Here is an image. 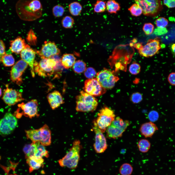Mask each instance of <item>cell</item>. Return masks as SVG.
<instances>
[{"label": "cell", "mask_w": 175, "mask_h": 175, "mask_svg": "<svg viewBox=\"0 0 175 175\" xmlns=\"http://www.w3.org/2000/svg\"><path fill=\"white\" fill-rule=\"evenodd\" d=\"M16 9L19 17L24 20L34 21L42 15V5L38 0H20L17 3Z\"/></svg>", "instance_id": "cell-1"}, {"label": "cell", "mask_w": 175, "mask_h": 175, "mask_svg": "<svg viewBox=\"0 0 175 175\" xmlns=\"http://www.w3.org/2000/svg\"><path fill=\"white\" fill-rule=\"evenodd\" d=\"M82 148L80 140H75L69 151L63 157L58 160L60 166L66 167L72 169L76 168L80 159V152Z\"/></svg>", "instance_id": "cell-2"}, {"label": "cell", "mask_w": 175, "mask_h": 175, "mask_svg": "<svg viewBox=\"0 0 175 175\" xmlns=\"http://www.w3.org/2000/svg\"><path fill=\"white\" fill-rule=\"evenodd\" d=\"M25 132L27 138L32 142H39L44 146H49L51 143V132L46 124L38 129L25 130Z\"/></svg>", "instance_id": "cell-3"}, {"label": "cell", "mask_w": 175, "mask_h": 175, "mask_svg": "<svg viewBox=\"0 0 175 175\" xmlns=\"http://www.w3.org/2000/svg\"><path fill=\"white\" fill-rule=\"evenodd\" d=\"M80 93L76 97V111L82 112L95 111L98 105L97 99L83 91Z\"/></svg>", "instance_id": "cell-4"}, {"label": "cell", "mask_w": 175, "mask_h": 175, "mask_svg": "<svg viewBox=\"0 0 175 175\" xmlns=\"http://www.w3.org/2000/svg\"><path fill=\"white\" fill-rule=\"evenodd\" d=\"M57 62L54 59L51 58L42 59L39 63L35 61L34 72L41 77H50L54 73Z\"/></svg>", "instance_id": "cell-5"}, {"label": "cell", "mask_w": 175, "mask_h": 175, "mask_svg": "<svg viewBox=\"0 0 175 175\" xmlns=\"http://www.w3.org/2000/svg\"><path fill=\"white\" fill-rule=\"evenodd\" d=\"M130 124L129 121L123 120L118 116L116 117L106 129L107 137L109 139H116L121 137Z\"/></svg>", "instance_id": "cell-6"}, {"label": "cell", "mask_w": 175, "mask_h": 175, "mask_svg": "<svg viewBox=\"0 0 175 175\" xmlns=\"http://www.w3.org/2000/svg\"><path fill=\"white\" fill-rule=\"evenodd\" d=\"M115 118V115L113 111L105 106L99 110L97 114V117L95 120L98 127L103 133Z\"/></svg>", "instance_id": "cell-7"}, {"label": "cell", "mask_w": 175, "mask_h": 175, "mask_svg": "<svg viewBox=\"0 0 175 175\" xmlns=\"http://www.w3.org/2000/svg\"><path fill=\"white\" fill-rule=\"evenodd\" d=\"M135 1L141 7L143 14L146 16H156L162 8V2L159 0H135Z\"/></svg>", "instance_id": "cell-8"}, {"label": "cell", "mask_w": 175, "mask_h": 175, "mask_svg": "<svg viewBox=\"0 0 175 175\" xmlns=\"http://www.w3.org/2000/svg\"><path fill=\"white\" fill-rule=\"evenodd\" d=\"M96 76L97 80L105 89L113 88L119 79L113 71L105 68L98 72Z\"/></svg>", "instance_id": "cell-9"}, {"label": "cell", "mask_w": 175, "mask_h": 175, "mask_svg": "<svg viewBox=\"0 0 175 175\" xmlns=\"http://www.w3.org/2000/svg\"><path fill=\"white\" fill-rule=\"evenodd\" d=\"M38 104L36 99H32L26 103L22 102L18 105L20 113H16V117L20 118L22 115L30 118L39 116L38 111Z\"/></svg>", "instance_id": "cell-10"}, {"label": "cell", "mask_w": 175, "mask_h": 175, "mask_svg": "<svg viewBox=\"0 0 175 175\" xmlns=\"http://www.w3.org/2000/svg\"><path fill=\"white\" fill-rule=\"evenodd\" d=\"M18 124L16 118L10 113H6L0 120V133L3 135L10 134Z\"/></svg>", "instance_id": "cell-11"}, {"label": "cell", "mask_w": 175, "mask_h": 175, "mask_svg": "<svg viewBox=\"0 0 175 175\" xmlns=\"http://www.w3.org/2000/svg\"><path fill=\"white\" fill-rule=\"evenodd\" d=\"M93 123L92 129L95 134L94 148L96 153H102L105 151L107 148L106 140L103 133L98 127L95 120H94Z\"/></svg>", "instance_id": "cell-12"}, {"label": "cell", "mask_w": 175, "mask_h": 175, "mask_svg": "<svg viewBox=\"0 0 175 175\" xmlns=\"http://www.w3.org/2000/svg\"><path fill=\"white\" fill-rule=\"evenodd\" d=\"M83 89L84 92L93 96L102 95L106 91V89L102 86L96 78L86 80Z\"/></svg>", "instance_id": "cell-13"}, {"label": "cell", "mask_w": 175, "mask_h": 175, "mask_svg": "<svg viewBox=\"0 0 175 175\" xmlns=\"http://www.w3.org/2000/svg\"><path fill=\"white\" fill-rule=\"evenodd\" d=\"M161 46L158 38L148 40L147 44L138 50V52L141 56L146 57H152L156 54Z\"/></svg>", "instance_id": "cell-14"}, {"label": "cell", "mask_w": 175, "mask_h": 175, "mask_svg": "<svg viewBox=\"0 0 175 175\" xmlns=\"http://www.w3.org/2000/svg\"><path fill=\"white\" fill-rule=\"evenodd\" d=\"M28 65L25 61L21 59L13 66L10 71V79L12 82L18 85L22 84L23 83L22 76Z\"/></svg>", "instance_id": "cell-15"}, {"label": "cell", "mask_w": 175, "mask_h": 175, "mask_svg": "<svg viewBox=\"0 0 175 175\" xmlns=\"http://www.w3.org/2000/svg\"><path fill=\"white\" fill-rule=\"evenodd\" d=\"M36 52L41 58H51L52 56L59 55L60 51L55 43L51 41H45L41 49Z\"/></svg>", "instance_id": "cell-16"}, {"label": "cell", "mask_w": 175, "mask_h": 175, "mask_svg": "<svg viewBox=\"0 0 175 175\" xmlns=\"http://www.w3.org/2000/svg\"><path fill=\"white\" fill-rule=\"evenodd\" d=\"M2 99L5 103L9 105H13L23 100L22 93L16 90L9 88L8 84L6 85Z\"/></svg>", "instance_id": "cell-17"}, {"label": "cell", "mask_w": 175, "mask_h": 175, "mask_svg": "<svg viewBox=\"0 0 175 175\" xmlns=\"http://www.w3.org/2000/svg\"><path fill=\"white\" fill-rule=\"evenodd\" d=\"M36 52L30 46L24 48L20 53V57L28 65L30 68L32 77H34L35 74L34 70V64L35 62Z\"/></svg>", "instance_id": "cell-18"}, {"label": "cell", "mask_w": 175, "mask_h": 175, "mask_svg": "<svg viewBox=\"0 0 175 175\" xmlns=\"http://www.w3.org/2000/svg\"><path fill=\"white\" fill-rule=\"evenodd\" d=\"M47 98L50 107L53 110L64 103L61 94L57 91L55 90L49 94Z\"/></svg>", "instance_id": "cell-19"}, {"label": "cell", "mask_w": 175, "mask_h": 175, "mask_svg": "<svg viewBox=\"0 0 175 175\" xmlns=\"http://www.w3.org/2000/svg\"><path fill=\"white\" fill-rule=\"evenodd\" d=\"M10 50L17 54L20 53L23 49L29 45L26 43L24 39L19 36L10 41Z\"/></svg>", "instance_id": "cell-20"}, {"label": "cell", "mask_w": 175, "mask_h": 175, "mask_svg": "<svg viewBox=\"0 0 175 175\" xmlns=\"http://www.w3.org/2000/svg\"><path fill=\"white\" fill-rule=\"evenodd\" d=\"M158 128L152 122H150L142 124L140 131L141 134L146 138L151 137Z\"/></svg>", "instance_id": "cell-21"}, {"label": "cell", "mask_w": 175, "mask_h": 175, "mask_svg": "<svg viewBox=\"0 0 175 175\" xmlns=\"http://www.w3.org/2000/svg\"><path fill=\"white\" fill-rule=\"evenodd\" d=\"M26 162L29 166L30 173L39 169L44 166V160L42 158L34 156L26 158Z\"/></svg>", "instance_id": "cell-22"}, {"label": "cell", "mask_w": 175, "mask_h": 175, "mask_svg": "<svg viewBox=\"0 0 175 175\" xmlns=\"http://www.w3.org/2000/svg\"><path fill=\"white\" fill-rule=\"evenodd\" d=\"M76 60V58L73 54L65 53L62 56L60 61L62 65L65 68L68 69L73 66Z\"/></svg>", "instance_id": "cell-23"}, {"label": "cell", "mask_w": 175, "mask_h": 175, "mask_svg": "<svg viewBox=\"0 0 175 175\" xmlns=\"http://www.w3.org/2000/svg\"><path fill=\"white\" fill-rule=\"evenodd\" d=\"M36 145L35 142H32L30 144H26L23 148L26 159L35 156L36 151Z\"/></svg>", "instance_id": "cell-24"}, {"label": "cell", "mask_w": 175, "mask_h": 175, "mask_svg": "<svg viewBox=\"0 0 175 175\" xmlns=\"http://www.w3.org/2000/svg\"><path fill=\"white\" fill-rule=\"evenodd\" d=\"M68 9L69 12L71 15L76 16H79L80 14L82 7L79 2L74 1L69 4Z\"/></svg>", "instance_id": "cell-25"}, {"label": "cell", "mask_w": 175, "mask_h": 175, "mask_svg": "<svg viewBox=\"0 0 175 175\" xmlns=\"http://www.w3.org/2000/svg\"><path fill=\"white\" fill-rule=\"evenodd\" d=\"M120 9L119 4L114 0H109L106 3V9L110 13H116Z\"/></svg>", "instance_id": "cell-26"}, {"label": "cell", "mask_w": 175, "mask_h": 175, "mask_svg": "<svg viewBox=\"0 0 175 175\" xmlns=\"http://www.w3.org/2000/svg\"><path fill=\"white\" fill-rule=\"evenodd\" d=\"M35 143L36 144L37 149L36 153L34 156L42 158L44 157L48 158L49 156V153L46 149L44 146L39 142Z\"/></svg>", "instance_id": "cell-27"}, {"label": "cell", "mask_w": 175, "mask_h": 175, "mask_svg": "<svg viewBox=\"0 0 175 175\" xmlns=\"http://www.w3.org/2000/svg\"><path fill=\"white\" fill-rule=\"evenodd\" d=\"M137 146L139 151L142 153L148 152L150 149L151 144L149 141L146 139H142L138 142Z\"/></svg>", "instance_id": "cell-28"}, {"label": "cell", "mask_w": 175, "mask_h": 175, "mask_svg": "<svg viewBox=\"0 0 175 175\" xmlns=\"http://www.w3.org/2000/svg\"><path fill=\"white\" fill-rule=\"evenodd\" d=\"M74 71L78 74L84 72L86 69V64L83 61L78 60L75 61L72 66Z\"/></svg>", "instance_id": "cell-29"}, {"label": "cell", "mask_w": 175, "mask_h": 175, "mask_svg": "<svg viewBox=\"0 0 175 175\" xmlns=\"http://www.w3.org/2000/svg\"><path fill=\"white\" fill-rule=\"evenodd\" d=\"M106 9V2L101 0H97L94 5V10L96 13L104 12Z\"/></svg>", "instance_id": "cell-30"}, {"label": "cell", "mask_w": 175, "mask_h": 175, "mask_svg": "<svg viewBox=\"0 0 175 175\" xmlns=\"http://www.w3.org/2000/svg\"><path fill=\"white\" fill-rule=\"evenodd\" d=\"M133 171V168L131 165L127 163L123 164L119 169V172L121 175H130Z\"/></svg>", "instance_id": "cell-31"}, {"label": "cell", "mask_w": 175, "mask_h": 175, "mask_svg": "<svg viewBox=\"0 0 175 175\" xmlns=\"http://www.w3.org/2000/svg\"><path fill=\"white\" fill-rule=\"evenodd\" d=\"M61 23L62 26L63 27L67 29L71 28L74 25V20L71 17L67 16L63 18Z\"/></svg>", "instance_id": "cell-32"}, {"label": "cell", "mask_w": 175, "mask_h": 175, "mask_svg": "<svg viewBox=\"0 0 175 175\" xmlns=\"http://www.w3.org/2000/svg\"><path fill=\"white\" fill-rule=\"evenodd\" d=\"M15 61V59L12 54H6L3 57L1 62L4 66L10 67L14 64Z\"/></svg>", "instance_id": "cell-33"}, {"label": "cell", "mask_w": 175, "mask_h": 175, "mask_svg": "<svg viewBox=\"0 0 175 175\" xmlns=\"http://www.w3.org/2000/svg\"><path fill=\"white\" fill-rule=\"evenodd\" d=\"M128 9L132 16L135 17L140 16L142 13L141 7L136 3L133 4Z\"/></svg>", "instance_id": "cell-34"}, {"label": "cell", "mask_w": 175, "mask_h": 175, "mask_svg": "<svg viewBox=\"0 0 175 175\" xmlns=\"http://www.w3.org/2000/svg\"><path fill=\"white\" fill-rule=\"evenodd\" d=\"M65 12V9L62 6L56 5L53 7L52 12L53 16L56 17H59L62 16Z\"/></svg>", "instance_id": "cell-35"}, {"label": "cell", "mask_w": 175, "mask_h": 175, "mask_svg": "<svg viewBox=\"0 0 175 175\" xmlns=\"http://www.w3.org/2000/svg\"><path fill=\"white\" fill-rule=\"evenodd\" d=\"M155 24L157 27L163 28H166L168 24V21L166 18L160 17L157 19Z\"/></svg>", "instance_id": "cell-36"}, {"label": "cell", "mask_w": 175, "mask_h": 175, "mask_svg": "<svg viewBox=\"0 0 175 175\" xmlns=\"http://www.w3.org/2000/svg\"><path fill=\"white\" fill-rule=\"evenodd\" d=\"M141 67L138 63L134 62L131 64L129 68V71L131 74L136 75L140 72Z\"/></svg>", "instance_id": "cell-37"}, {"label": "cell", "mask_w": 175, "mask_h": 175, "mask_svg": "<svg viewBox=\"0 0 175 175\" xmlns=\"http://www.w3.org/2000/svg\"><path fill=\"white\" fill-rule=\"evenodd\" d=\"M84 74L85 77L88 79H93L96 75L95 69L91 67L86 68L84 72Z\"/></svg>", "instance_id": "cell-38"}, {"label": "cell", "mask_w": 175, "mask_h": 175, "mask_svg": "<svg viewBox=\"0 0 175 175\" xmlns=\"http://www.w3.org/2000/svg\"><path fill=\"white\" fill-rule=\"evenodd\" d=\"M154 26L150 23H145L143 27V30L146 35H149L152 34L154 31Z\"/></svg>", "instance_id": "cell-39"}, {"label": "cell", "mask_w": 175, "mask_h": 175, "mask_svg": "<svg viewBox=\"0 0 175 175\" xmlns=\"http://www.w3.org/2000/svg\"><path fill=\"white\" fill-rule=\"evenodd\" d=\"M142 99V95L139 92H136L133 93L130 97L131 101L134 104L139 103L140 102Z\"/></svg>", "instance_id": "cell-40"}, {"label": "cell", "mask_w": 175, "mask_h": 175, "mask_svg": "<svg viewBox=\"0 0 175 175\" xmlns=\"http://www.w3.org/2000/svg\"><path fill=\"white\" fill-rule=\"evenodd\" d=\"M26 39L30 44L35 45L37 41V37L32 30L31 29L29 32Z\"/></svg>", "instance_id": "cell-41"}, {"label": "cell", "mask_w": 175, "mask_h": 175, "mask_svg": "<svg viewBox=\"0 0 175 175\" xmlns=\"http://www.w3.org/2000/svg\"><path fill=\"white\" fill-rule=\"evenodd\" d=\"M148 117L151 122H154L157 120L159 117V114L156 111H152L149 113Z\"/></svg>", "instance_id": "cell-42"}, {"label": "cell", "mask_w": 175, "mask_h": 175, "mask_svg": "<svg viewBox=\"0 0 175 175\" xmlns=\"http://www.w3.org/2000/svg\"><path fill=\"white\" fill-rule=\"evenodd\" d=\"M6 54L5 44L2 40H0V63L3 57Z\"/></svg>", "instance_id": "cell-43"}, {"label": "cell", "mask_w": 175, "mask_h": 175, "mask_svg": "<svg viewBox=\"0 0 175 175\" xmlns=\"http://www.w3.org/2000/svg\"><path fill=\"white\" fill-rule=\"evenodd\" d=\"M168 31L166 28H161L157 27L154 30V34L157 35H163L166 34Z\"/></svg>", "instance_id": "cell-44"}, {"label": "cell", "mask_w": 175, "mask_h": 175, "mask_svg": "<svg viewBox=\"0 0 175 175\" xmlns=\"http://www.w3.org/2000/svg\"><path fill=\"white\" fill-rule=\"evenodd\" d=\"M167 80L170 84L175 86V72H172L169 75Z\"/></svg>", "instance_id": "cell-45"}, {"label": "cell", "mask_w": 175, "mask_h": 175, "mask_svg": "<svg viewBox=\"0 0 175 175\" xmlns=\"http://www.w3.org/2000/svg\"><path fill=\"white\" fill-rule=\"evenodd\" d=\"M163 2L164 4L168 8L175 7V0H165Z\"/></svg>", "instance_id": "cell-46"}, {"label": "cell", "mask_w": 175, "mask_h": 175, "mask_svg": "<svg viewBox=\"0 0 175 175\" xmlns=\"http://www.w3.org/2000/svg\"><path fill=\"white\" fill-rule=\"evenodd\" d=\"M170 49L172 52L175 55V44H171Z\"/></svg>", "instance_id": "cell-47"}, {"label": "cell", "mask_w": 175, "mask_h": 175, "mask_svg": "<svg viewBox=\"0 0 175 175\" xmlns=\"http://www.w3.org/2000/svg\"><path fill=\"white\" fill-rule=\"evenodd\" d=\"M142 46L141 44L140 43H137L134 45V47L138 50Z\"/></svg>", "instance_id": "cell-48"}, {"label": "cell", "mask_w": 175, "mask_h": 175, "mask_svg": "<svg viewBox=\"0 0 175 175\" xmlns=\"http://www.w3.org/2000/svg\"><path fill=\"white\" fill-rule=\"evenodd\" d=\"M2 94V91L1 88L0 87V97Z\"/></svg>", "instance_id": "cell-49"}, {"label": "cell", "mask_w": 175, "mask_h": 175, "mask_svg": "<svg viewBox=\"0 0 175 175\" xmlns=\"http://www.w3.org/2000/svg\"><path fill=\"white\" fill-rule=\"evenodd\" d=\"M123 150H123L121 151V152L122 153H125V151L124 150V151H123Z\"/></svg>", "instance_id": "cell-50"}, {"label": "cell", "mask_w": 175, "mask_h": 175, "mask_svg": "<svg viewBox=\"0 0 175 175\" xmlns=\"http://www.w3.org/2000/svg\"><path fill=\"white\" fill-rule=\"evenodd\" d=\"M9 175H18L17 174L15 173H14L13 174H10Z\"/></svg>", "instance_id": "cell-51"}]
</instances>
